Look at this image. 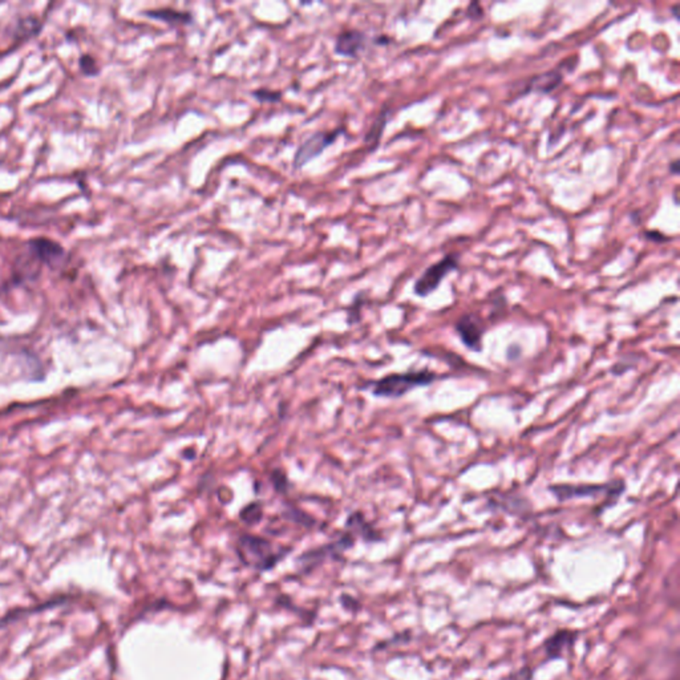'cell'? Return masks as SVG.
Wrapping results in <instances>:
<instances>
[{
	"instance_id": "ba28073f",
	"label": "cell",
	"mask_w": 680,
	"mask_h": 680,
	"mask_svg": "<svg viewBox=\"0 0 680 680\" xmlns=\"http://www.w3.org/2000/svg\"><path fill=\"white\" fill-rule=\"evenodd\" d=\"M455 328L459 334L460 339L468 350L474 353L483 350L485 325L476 314H464L462 316H460Z\"/></svg>"
},
{
	"instance_id": "8992f818",
	"label": "cell",
	"mask_w": 680,
	"mask_h": 680,
	"mask_svg": "<svg viewBox=\"0 0 680 680\" xmlns=\"http://www.w3.org/2000/svg\"><path fill=\"white\" fill-rule=\"evenodd\" d=\"M343 133L344 129L338 128L334 131H319L310 136L296 149V156L293 160V168L296 170H299L300 168L307 165L314 159L321 156L325 149L331 147Z\"/></svg>"
},
{
	"instance_id": "3957f363",
	"label": "cell",
	"mask_w": 680,
	"mask_h": 680,
	"mask_svg": "<svg viewBox=\"0 0 680 680\" xmlns=\"http://www.w3.org/2000/svg\"><path fill=\"white\" fill-rule=\"evenodd\" d=\"M289 551L290 549L275 550L273 544L264 537L242 534L238 538L237 554L239 560L258 572L273 569Z\"/></svg>"
},
{
	"instance_id": "d6986e66",
	"label": "cell",
	"mask_w": 680,
	"mask_h": 680,
	"mask_svg": "<svg viewBox=\"0 0 680 680\" xmlns=\"http://www.w3.org/2000/svg\"><path fill=\"white\" fill-rule=\"evenodd\" d=\"M363 303H364L363 294H359V296H355L354 305L348 310V323H354V322L359 321V318H360V307H362Z\"/></svg>"
},
{
	"instance_id": "7c38bea8",
	"label": "cell",
	"mask_w": 680,
	"mask_h": 680,
	"mask_svg": "<svg viewBox=\"0 0 680 680\" xmlns=\"http://www.w3.org/2000/svg\"><path fill=\"white\" fill-rule=\"evenodd\" d=\"M574 640H576V633L569 630H560L545 642L544 645L545 652L550 659L560 658L563 651L573 646Z\"/></svg>"
},
{
	"instance_id": "ac0fdd59",
	"label": "cell",
	"mask_w": 680,
	"mask_h": 680,
	"mask_svg": "<svg viewBox=\"0 0 680 680\" xmlns=\"http://www.w3.org/2000/svg\"><path fill=\"white\" fill-rule=\"evenodd\" d=\"M252 96L259 103L275 104L282 100V92L274 89L259 88L252 92Z\"/></svg>"
},
{
	"instance_id": "30bf717a",
	"label": "cell",
	"mask_w": 680,
	"mask_h": 680,
	"mask_svg": "<svg viewBox=\"0 0 680 680\" xmlns=\"http://www.w3.org/2000/svg\"><path fill=\"white\" fill-rule=\"evenodd\" d=\"M346 529L354 533L356 538L362 537L364 541L369 542H376L382 540V535L366 519L362 512H354L348 516L346 521Z\"/></svg>"
},
{
	"instance_id": "e0dca14e",
	"label": "cell",
	"mask_w": 680,
	"mask_h": 680,
	"mask_svg": "<svg viewBox=\"0 0 680 680\" xmlns=\"http://www.w3.org/2000/svg\"><path fill=\"white\" fill-rule=\"evenodd\" d=\"M79 68H80L81 74L87 76V77H96L100 74V67H99L97 61L89 54H83L79 58Z\"/></svg>"
},
{
	"instance_id": "9a60e30c",
	"label": "cell",
	"mask_w": 680,
	"mask_h": 680,
	"mask_svg": "<svg viewBox=\"0 0 680 680\" xmlns=\"http://www.w3.org/2000/svg\"><path fill=\"white\" fill-rule=\"evenodd\" d=\"M387 119H388V111L387 109H383L380 112V115L378 116V119L375 120V122L372 124L369 133L366 134V138L364 141L367 144H370L371 150L378 147L379 141H380V137L382 134L384 132L385 124H387Z\"/></svg>"
},
{
	"instance_id": "7402d4cb",
	"label": "cell",
	"mask_w": 680,
	"mask_h": 680,
	"mask_svg": "<svg viewBox=\"0 0 680 680\" xmlns=\"http://www.w3.org/2000/svg\"><path fill=\"white\" fill-rule=\"evenodd\" d=\"M646 238L650 239L652 242H663V241H667V238L662 234V233H658V232H647L646 233Z\"/></svg>"
},
{
	"instance_id": "277c9868",
	"label": "cell",
	"mask_w": 680,
	"mask_h": 680,
	"mask_svg": "<svg viewBox=\"0 0 680 680\" xmlns=\"http://www.w3.org/2000/svg\"><path fill=\"white\" fill-rule=\"evenodd\" d=\"M459 268V255L449 254L445 255L442 261L430 265L426 271L414 282V293L420 298L429 296L439 289L444 278L452 271Z\"/></svg>"
},
{
	"instance_id": "603a6c76",
	"label": "cell",
	"mask_w": 680,
	"mask_h": 680,
	"mask_svg": "<svg viewBox=\"0 0 680 680\" xmlns=\"http://www.w3.org/2000/svg\"><path fill=\"white\" fill-rule=\"evenodd\" d=\"M679 161H678V160H675V161H672V163H670V173H672V175H678V173H679Z\"/></svg>"
},
{
	"instance_id": "5b68a950",
	"label": "cell",
	"mask_w": 680,
	"mask_h": 680,
	"mask_svg": "<svg viewBox=\"0 0 680 680\" xmlns=\"http://www.w3.org/2000/svg\"><path fill=\"white\" fill-rule=\"evenodd\" d=\"M356 535L351 531L346 529V532L340 535V538L323 545V547L309 550L305 554H302L298 558V565L302 567V570H311L316 565L322 563L327 558H339L340 556L354 547L355 544Z\"/></svg>"
},
{
	"instance_id": "ffe728a7",
	"label": "cell",
	"mask_w": 680,
	"mask_h": 680,
	"mask_svg": "<svg viewBox=\"0 0 680 680\" xmlns=\"http://www.w3.org/2000/svg\"><path fill=\"white\" fill-rule=\"evenodd\" d=\"M273 483H274V487L278 490V492H282L284 493L287 488H289V481H287V477L284 476V473H282L280 471H274L273 472Z\"/></svg>"
},
{
	"instance_id": "8fae6325",
	"label": "cell",
	"mask_w": 680,
	"mask_h": 680,
	"mask_svg": "<svg viewBox=\"0 0 680 680\" xmlns=\"http://www.w3.org/2000/svg\"><path fill=\"white\" fill-rule=\"evenodd\" d=\"M143 15L147 16V17H150V19H154V20H160L163 23H166L169 26H186V24H192L193 15L189 13V11H179V10H175V8H156V10H147L143 13Z\"/></svg>"
},
{
	"instance_id": "52a82bcc",
	"label": "cell",
	"mask_w": 680,
	"mask_h": 680,
	"mask_svg": "<svg viewBox=\"0 0 680 680\" xmlns=\"http://www.w3.org/2000/svg\"><path fill=\"white\" fill-rule=\"evenodd\" d=\"M27 252L32 259L40 262L42 265L59 267L64 264L67 252L58 241L47 237L31 238L26 243Z\"/></svg>"
},
{
	"instance_id": "6da1fadb",
	"label": "cell",
	"mask_w": 680,
	"mask_h": 680,
	"mask_svg": "<svg viewBox=\"0 0 680 680\" xmlns=\"http://www.w3.org/2000/svg\"><path fill=\"white\" fill-rule=\"evenodd\" d=\"M439 379L443 376L429 370L389 373L372 384V394L378 398L399 399L416 388L433 384Z\"/></svg>"
},
{
	"instance_id": "44dd1931",
	"label": "cell",
	"mask_w": 680,
	"mask_h": 680,
	"mask_svg": "<svg viewBox=\"0 0 680 680\" xmlns=\"http://www.w3.org/2000/svg\"><path fill=\"white\" fill-rule=\"evenodd\" d=\"M467 15L469 16L471 19H473V20H478V19L483 17L484 13H483V8H481V6L478 3H471L469 7H468V10H467Z\"/></svg>"
},
{
	"instance_id": "2e32d148",
	"label": "cell",
	"mask_w": 680,
	"mask_h": 680,
	"mask_svg": "<svg viewBox=\"0 0 680 680\" xmlns=\"http://www.w3.org/2000/svg\"><path fill=\"white\" fill-rule=\"evenodd\" d=\"M262 516H264V503L258 501L246 505L239 513V518L248 525L258 524L262 519Z\"/></svg>"
},
{
	"instance_id": "4fadbf2b",
	"label": "cell",
	"mask_w": 680,
	"mask_h": 680,
	"mask_svg": "<svg viewBox=\"0 0 680 680\" xmlns=\"http://www.w3.org/2000/svg\"><path fill=\"white\" fill-rule=\"evenodd\" d=\"M562 81V74L558 71H550L544 74L534 76L528 84L526 92H538V93H549L557 88Z\"/></svg>"
},
{
	"instance_id": "5bb4252c",
	"label": "cell",
	"mask_w": 680,
	"mask_h": 680,
	"mask_svg": "<svg viewBox=\"0 0 680 680\" xmlns=\"http://www.w3.org/2000/svg\"><path fill=\"white\" fill-rule=\"evenodd\" d=\"M42 27H43L42 20L38 19L36 16L23 17L16 23L14 38L16 40H22V42L27 40V39L39 35V32L42 31Z\"/></svg>"
},
{
	"instance_id": "7a4b0ae2",
	"label": "cell",
	"mask_w": 680,
	"mask_h": 680,
	"mask_svg": "<svg viewBox=\"0 0 680 680\" xmlns=\"http://www.w3.org/2000/svg\"><path fill=\"white\" fill-rule=\"evenodd\" d=\"M549 490L560 503L579 500V499H595L598 496H604L605 501L601 503L602 506L598 510V513H602L604 510L617 503L622 493L626 490V485L623 480H614L606 484H577V485L557 484L549 487Z\"/></svg>"
},
{
	"instance_id": "9c48e42d",
	"label": "cell",
	"mask_w": 680,
	"mask_h": 680,
	"mask_svg": "<svg viewBox=\"0 0 680 680\" xmlns=\"http://www.w3.org/2000/svg\"><path fill=\"white\" fill-rule=\"evenodd\" d=\"M366 42H367V36L362 31H341L337 36L334 51L339 56L356 59L360 55V52L364 51Z\"/></svg>"
}]
</instances>
